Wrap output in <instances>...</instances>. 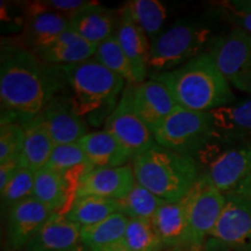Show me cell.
<instances>
[{
  "label": "cell",
  "mask_w": 251,
  "mask_h": 251,
  "mask_svg": "<svg viewBox=\"0 0 251 251\" xmlns=\"http://www.w3.org/2000/svg\"><path fill=\"white\" fill-rule=\"evenodd\" d=\"M206 52L215 59L230 86L251 97V34L233 28L216 35Z\"/></svg>",
  "instance_id": "ba28073f"
},
{
  "label": "cell",
  "mask_w": 251,
  "mask_h": 251,
  "mask_svg": "<svg viewBox=\"0 0 251 251\" xmlns=\"http://www.w3.org/2000/svg\"><path fill=\"white\" fill-rule=\"evenodd\" d=\"M222 13L226 15L235 28L251 34V0H235L222 2Z\"/></svg>",
  "instance_id": "e575fe53"
},
{
  "label": "cell",
  "mask_w": 251,
  "mask_h": 251,
  "mask_svg": "<svg viewBox=\"0 0 251 251\" xmlns=\"http://www.w3.org/2000/svg\"><path fill=\"white\" fill-rule=\"evenodd\" d=\"M80 227L55 213L29 241L25 251H70L81 244Z\"/></svg>",
  "instance_id": "44dd1931"
},
{
  "label": "cell",
  "mask_w": 251,
  "mask_h": 251,
  "mask_svg": "<svg viewBox=\"0 0 251 251\" xmlns=\"http://www.w3.org/2000/svg\"><path fill=\"white\" fill-rule=\"evenodd\" d=\"M187 205V247L198 249L212 234L226 205V194L216 188L201 174L194 186L185 196Z\"/></svg>",
  "instance_id": "9c48e42d"
},
{
  "label": "cell",
  "mask_w": 251,
  "mask_h": 251,
  "mask_svg": "<svg viewBox=\"0 0 251 251\" xmlns=\"http://www.w3.org/2000/svg\"><path fill=\"white\" fill-rule=\"evenodd\" d=\"M126 7L150 41L164 29L168 13L162 2L157 0H131L126 4Z\"/></svg>",
  "instance_id": "f1b7e54d"
},
{
  "label": "cell",
  "mask_w": 251,
  "mask_h": 251,
  "mask_svg": "<svg viewBox=\"0 0 251 251\" xmlns=\"http://www.w3.org/2000/svg\"><path fill=\"white\" fill-rule=\"evenodd\" d=\"M93 58H96L103 67L109 69L118 76L124 78L128 85L139 84L133 65L119 45L115 35L108 37L107 40L98 45Z\"/></svg>",
  "instance_id": "f546056e"
},
{
  "label": "cell",
  "mask_w": 251,
  "mask_h": 251,
  "mask_svg": "<svg viewBox=\"0 0 251 251\" xmlns=\"http://www.w3.org/2000/svg\"><path fill=\"white\" fill-rule=\"evenodd\" d=\"M114 35L125 54L129 58L139 84L146 81L148 70H150L151 41L142 28L135 23L126 5L118 12V24Z\"/></svg>",
  "instance_id": "ac0fdd59"
},
{
  "label": "cell",
  "mask_w": 251,
  "mask_h": 251,
  "mask_svg": "<svg viewBox=\"0 0 251 251\" xmlns=\"http://www.w3.org/2000/svg\"><path fill=\"white\" fill-rule=\"evenodd\" d=\"M215 36L211 24L203 19H179L151 41L149 69L153 72L175 70L206 52Z\"/></svg>",
  "instance_id": "5b68a950"
},
{
  "label": "cell",
  "mask_w": 251,
  "mask_h": 251,
  "mask_svg": "<svg viewBox=\"0 0 251 251\" xmlns=\"http://www.w3.org/2000/svg\"><path fill=\"white\" fill-rule=\"evenodd\" d=\"M70 251H89V250H87L86 248L83 246V244H80V246L76 247V248H75V249H72V250H70Z\"/></svg>",
  "instance_id": "ab89813d"
},
{
  "label": "cell",
  "mask_w": 251,
  "mask_h": 251,
  "mask_svg": "<svg viewBox=\"0 0 251 251\" xmlns=\"http://www.w3.org/2000/svg\"><path fill=\"white\" fill-rule=\"evenodd\" d=\"M67 87L75 108L92 125L105 124L117 108L125 90L124 78L103 67L96 58L64 65Z\"/></svg>",
  "instance_id": "3957f363"
},
{
  "label": "cell",
  "mask_w": 251,
  "mask_h": 251,
  "mask_svg": "<svg viewBox=\"0 0 251 251\" xmlns=\"http://www.w3.org/2000/svg\"><path fill=\"white\" fill-rule=\"evenodd\" d=\"M136 183L133 165L118 168H91L78 184L76 198L96 196L120 200Z\"/></svg>",
  "instance_id": "5bb4252c"
},
{
  "label": "cell",
  "mask_w": 251,
  "mask_h": 251,
  "mask_svg": "<svg viewBox=\"0 0 251 251\" xmlns=\"http://www.w3.org/2000/svg\"><path fill=\"white\" fill-rule=\"evenodd\" d=\"M230 248L251 247V199L237 193L226 194V205L209 235Z\"/></svg>",
  "instance_id": "7c38bea8"
},
{
  "label": "cell",
  "mask_w": 251,
  "mask_h": 251,
  "mask_svg": "<svg viewBox=\"0 0 251 251\" xmlns=\"http://www.w3.org/2000/svg\"><path fill=\"white\" fill-rule=\"evenodd\" d=\"M208 113L213 142L251 146V98Z\"/></svg>",
  "instance_id": "2e32d148"
},
{
  "label": "cell",
  "mask_w": 251,
  "mask_h": 251,
  "mask_svg": "<svg viewBox=\"0 0 251 251\" xmlns=\"http://www.w3.org/2000/svg\"><path fill=\"white\" fill-rule=\"evenodd\" d=\"M128 221L127 216L118 212L98 224L83 227L80 229L81 244L90 251L121 243Z\"/></svg>",
  "instance_id": "484cf974"
},
{
  "label": "cell",
  "mask_w": 251,
  "mask_h": 251,
  "mask_svg": "<svg viewBox=\"0 0 251 251\" xmlns=\"http://www.w3.org/2000/svg\"><path fill=\"white\" fill-rule=\"evenodd\" d=\"M231 193L241 194V196H244V197L250 198L251 199V175L248 176L246 179H244L242 183L238 185V186L235 188L234 192H231Z\"/></svg>",
  "instance_id": "74e56055"
},
{
  "label": "cell",
  "mask_w": 251,
  "mask_h": 251,
  "mask_svg": "<svg viewBox=\"0 0 251 251\" xmlns=\"http://www.w3.org/2000/svg\"><path fill=\"white\" fill-rule=\"evenodd\" d=\"M79 144L92 168H118L133 161L131 153L105 129L89 131Z\"/></svg>",
  "instance_id": "7402d4cb"
},
{
  "label": "cell",
  "mask_w": 251,
  "mask_h": 251,
  "mask_svg": "<svg viewBox=\"0 0 251 251\" xmlns=\"http://www.w3.org/2000/svg\"><path fill=\"white\" fill-rule=\"evenodd\" d=\"M90 251H130V250L121 242L111 247H106V248H101V249H96V250H90Z\"/></svg>",
  "instance_id": "f35d334b"
},
{
  "label": "cell",
  "mask_w": 251,
  "mask_h": 251,
  "mask_svg": "<svg viewBox=\"0 0 251 251\" xmlns=\"http://www.w3.org/2000/svg\"><path fill=\"white\" fill-rule=\"evenodd\" d=\"M131 165L136 183L168 202L183 199L202 174L196 157L157 143L135 156Z\"/></svg>",
  "instance_id": "277c9868"
},
{
  "label": "cell",
  "mask_w": 251,
  "mask_h": 251,
  "mask_svg": "<svg viewBox=\"0 0 251 251\" xmlns=\"http://www.w3.org/2000/svg\"><path fill=\"white\" fill-rule=\"evenodd\" d=\"M70 19L34 2L24 27V45L31 51L46 48L70 28Z\"/></svg>",
  "instance_id": "d6986e66"
},
{
  "label": "cell",
  "mask_w": 251,
  "mask_h": 251,
  "mask_svg": "<svg viewBox=\"0 0 251 251\" xmlns=\"http://www.w3.org/2000/svg\"><path fill=\"white\" fill-rule=\"evenodd\" d=\"M24 130V147L20 156L21 166L36 172L48 164L56 144L41 115L25 124Z\"/></svg>",
  "instance_id": "cb8c5ba5"
},
{
  "label": "cell",
  "mask_w": 251,
  "mask_h": 251,
  "mask_svg": "<svg viewBox=\"0 0 251 251\" xmlns=\"http://www.w3.org/2000/svg\"><path fill=\"white\" fill-rule=\"evenodd\" d=\"M34 183L35 172L25 166H20L7 186L0 191L2 212L7 213L18 202L33 197Z\"/></svg>",
  "instance_id": "d6a6232c"
},
{
  "label": "cell",
  "mask_w": 251,
  "mask_h": 251,
  "mask_svg": "<svg viewBox=\"0 0 251 251\" xmlns=\"http://www.w3.org/2000/svg\"><path fill=\"white\" fill-rule=\"evenodd\" d=\"M152 134L158 146L193 157L213 142L209 113L190 111L180 106L157 126Z\"/></svg>",
  "instance_id": "8992f818"
},
{
  "label": "cell",
  "mask_w": 251,
  "mask_h": 251,
  "mask_svg": "<svg viewBox=\"0 0 251 251\" xmlns=\"http://www.w3.org/2000/svg\"><path fill=\"white\" fill-rule=\"evenodd\" d=\"M119 212L128 219L149 220L151 221L165 200L143 187L139 183H135L131 190L124 198L118 200Z\"/></svg>",
  "instance_id": "83f0119b"
},
{
  "label": "cell",
  "mask_w": 251,
  "mask_h": 251,
  "mask_svg": "<svg viewBox=\"0 0 251 251\" xmlns=\"http://www.w3.org/2000/svg\"><path fill=\"white\" fill-rule=\"evenodd\" d=\"M122 243L130 251H161V238L149 220L129 219Z\"/></svg>",
  "instance_id": "1f68e13d"
},
{
  "label": "cell",
  "mask_w": 251,
  "mask_h": 251,
  "mask_svg": "<svg viewBox=\"0 0 251 251\" xmlns=\"http://www.w3.org/2000/svg\"><path fill=\"white\" fill-rule=\"evenodd\" d=\"M47 168L61 174L77 176L81 178L92 166L79 142L68 144H56L50 156Z\"/></svg>",
  "instance_id": "4dcf8cb0"
},
{
  "label": "cell",
  "mask_w": 251,
  "mask_h": 251,
  "mask_svg": "<svg viewBox=\"0 0 251 251\" xmlns=\"http://www.w3.org/2000/svg\"><path fill=\"white\" fill-rule=\"evenodd\" d=\"M70 28L81 39L100 45L115 34L118 14L96 1H89L70 18Z\"/></svg>",
  "instance_id": "ffe728a7"
},
{
  "label": "cell",
  "mask_w": 251,
  "mask_h": 251,
  "mask_svg": "<svg viewBox=\"0 0 251 251\" xmlns=\"http://www.w3.org/2000/svg\"><path fill=\"white\" fill-rule=\"evenodd\" d=\"M103 129L111 133L133 158L156 144L151 129L135 113L125 93H122L117 108L103 124Z\"/></svg>",
  "instance_id": "30bf717a"
},
{
  "label": "cell",
  "mask_w": 251,
  "mask_h": 251,
  "mask_svg": "<svg viewBox=\"0 0 251 251\" xmlns=\"http://www.w3.org/2000/svg\"><path fill=\"white\" fill-rule=\"evenodd\" d=\"M124 93L151 131L178 107L168 87L152 78L136 85L126 84Z\"/></svg>",
  "instance_id": "8fae6325"
},
{
  "label": "cell",
  "mask_w": 251,
  "mask_h": 251,
  "mask_svg": "<svg viewBox=\"0 0 251 251\" xmlns=\"http://www.w3.org/2000/svg\"><path fill=\"white\" fill-rule=\"evenodd\" d=\"M55 144L76 143L87 131L85 119L75 108L69 94H58L41 113Z\"/></svg>",
  "instance_id": "9a60e30c"
},
{
  "label": "cell",
  "mask_w": 251,
  "mask_h": 251,
  "mask_svg": "<svg viewBox=\"0 0 251 251\" xmlns=\"http://www.w3.org/2000/svg\"><path fill=\"white\" fill-rule=\"evenodd\" d=\"M196 156L199 157V165H205L202 175L224 194L234 192L251 175L250 144L212 142Z\"/></svg>",
  "instance_id": "52a82bcc"
},
{
  "label": "cell",
  "mask_w": 251,
  "mask_h": 251,
  "mask_svg": "<svg viewBox=\"0 0 251 251\" xmlns=\"http://www.w3.org/2000/svg\"><path fill=\"white\" fill-rule=\"evenodd\" d=\"M67 87L61 65L43 62L26 48L2 52L0 65L1 121L21 120V125L40 115L48 103Z\"/></svg>",
  "instance_id": "6da1fadb"
},
{
  "label": "cell",
  "mask_w": 251,
  "mask_h": 251,
  "mask_svg": "<svg viewBox=\"0 0 251 251\" xmlns=\"http://www.w3.org/2000/svg\"><path fill=\"white\" fill-rule=\"evenodd\" d=\"M163 246L187 247L188 220L185 197L175 202H164L151 220Z\"/></svg>",
  "instance_id": "603a6c76"
},
{
  "label": "cell",
  "mask_w": 251,
  "mask_h": 251,
  "mask_svg": "<svg viewBox=\"0 0 251 251\" xmlns=\"http://www.w3.org/2000/svg\"><path fill=\"white\" fill-rule=\"evenodd\" d=\"M41 6L50 11L57 12L70 19L80 8H83L89 1L85 0H48V1H39Z\"/></svg>",
  "instance_id": "d590c367"
},
{
  "label": "cell",
  "mask_w": 251,
  "mask_h": 251,
  "mask_svg": "<svg viewBox=\"0 0 251 251\" xmlns=\"http://www.w3.org/2000/svg\"><path fill=\"white\" fill-rule=\"evenodd\" d=\"M21 166L20 161L15 162H8L5 164H0V191H2L4 188L9 184V181L12 180V178L14 177L15 172L18 171V169Z\"/></svg>",
  "instance_id": "8d00e7d4"
},
{
  "label": "cell",
  "mask_w": 251,
  "mask_h": 251,
  "mask_svg": "<svg viewBox=\"0 0 251 251\" xmlns=\"http://www.w3.org/2000/svg\"><path fill=\"white\" fill-rule=\"evenodd\" d=\"M150 78L164 84L177 105L190 111L208 113L236 101L230 84L208 52L175 70L150 74Z\"/></svg>",
  "instance_id": "7a4b0ae2"
},
{
  "label": "cell",
  "mask_w": 251,
  "mask_h": 251,
  "mask_svg": "<svg viewBox=\"0 0 251 251\" xmlns=\"http://www.w3.org/2000/svg\"><path fill=\"white\" fill-rule=\"evenodd\" d=\"M97 45L87 42L71 28L59 35L51 45L34 51L43 62L54 65H71L92 58Z\"/></svg>",
  "instance_id": "d4e9b609"
},
{
  "label": "cell",
  "mask_w": 251,
  "mask_h": 251,
  "mask_svg": "<svg viewBox=\"0 0 251 251\" xmlns=\"http://www.w3.org/2000/svg\"><path fill=\"white\" fill-rule=\"evenodd\" d=\"M80 178L65 175L45 166L35 172L33 197L51 209L64 215L76 199Z\"/></svg>",
  "instance_id": "e0dca14e"
},
{
  "label": "cell",
  "mask_w": 251,
  "mask_h": 251,
  "mask_svg": "<svg viewBox=\"0 0 251 251\" xmlns=\"http://www.w3.org/2000/svg\"><path fill=\"white\" fill-rule=\"evenodd\" d=\"M118 212V200L96 196H85L77 197L64 216L83 228L98 224Z\"/></svg>",
  "instance_id": "4316f807"
},
{
  "label": "cell",
  "mask_w": 251,
  "mask_h": 251,
  "mask_svg": "<svg viewBox=\"0 0 251 251\" xmlns=\"http://www.w3.org/2000/svg\"><path fill=\"white\" fill-rule=\"evenodd\" d=\"M24 126L14 121L0 125V164L20 161L24 147Z\"/></svg>",
  "instance_id": "836d02e7"
},
{
  "label": "cell",
  "mask_w": 251,
  "mask_h": 251,
  "mask_svg": "<svg viewBox=\"0 0 251 251\" xmlns=\"http://www.w3.org/2000/svg\"><path fill=\"white\" fill-rule=\"evenodd\" d=\"M55 213L34 197L18 202L7 212L6 242L11 251L25 249Z\"/></svg>",
  "instance_id": "4fadbf2b"
}]
</instances>
